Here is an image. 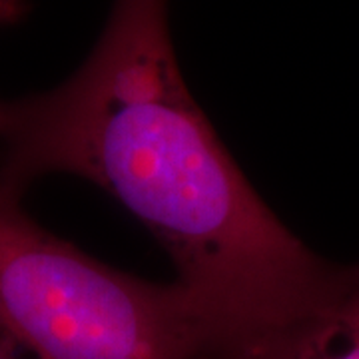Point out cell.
Instances as JSON below:
<instances>
[{"mask_svg": "<svg viewBox=\"0 0 359 359\" xmlns=\"http://www.w3.org/2000/svg\"><path fill=\"white\" fill-rule=\"evenodd\" d=\"M28 13V0H0V25H14Z\"/></svg>", "mask_w": 359, "mask_h": 359, "instance_id": "obj_4", "label": "cell"}, {"mask_svg": "<svg viewBox=\"0 0 359 359\" xmlns=\"http://www.w3.org/2000/svg\"><path fill=\"white\" fill-rule=\"evenodd\" d=\"M0 178L90 180L154 233L218 353L299 318L347 266L313 254L250 186L182 76L168 0H114L60 86L0 98Z\"/></svg>", "mask_w": 359, "mask_h": 359, "instance_id": "obj_1", "label": "cell"}, {"mask_svg": "<svg viewBox=\"0 0 359 359\" xmlns=\"http://www.w3.org/2000/svg\"><path fill=\"white\" fill-rule=\"evenodd\" d=\"M216 359H359V262L320 306Z\"/></svg>", "mask_w": 359, "mask_h": 359, "instance_id": "obj_3", "label": "cell"}, {"mask_svg": "<svg viewBox=\"0 0 359 359\" xmlns=\"http://www.w3.org/2000/svg\"><path fill=\"white\" fill-rule=\"evenodd\" d=\"M0 178V334L39 359H216L178 282L110 268L46 231Z\"/></svg>", "mask_w": 359, "mask_h": 359, "instance_id": "obj_2", "label": "cell"}, {"mask_svg": "<svg viewBox=\"0 0 359 359\" xmlns=\"http://www.w3.org/2000/svg\"><path fill=\"white\" fill-rule=\"evenodd\" d=\"M16 347L4 334H0V359H18Z\"/></svg>", "mask_w": 359, "mask_h": 359, "instance_id": "obj_5", "label": "cell"}]
</instances>
